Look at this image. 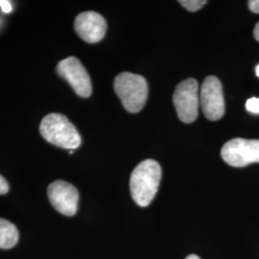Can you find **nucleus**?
<instances>
[{"label": "nucleus", "mask_w": 259, "mask_h": 259, "mask_svg": "<svg viewBox=\"0 0 259 259\" xmlns=\"http://www.w3.org/2000/svg\"><path fill=\"white\" fill-rule=\"evenodd\" d=\"M161 180V167L154 159L141 161L130 179L131 194L139 206H147L157 194Z\"/></svg>", "instance_id": "nucleus-1"}, {"label": "nucleus", "mask_w": 259, "mask_h": 259, "mask_svg": "<svg viewBox=\"0 0 259 259\" xmlns=\"http://www.w3.org/2000/svg\"><path fill=\"white\" fill-rule=\"evenodd\" d=\"M42 138L60 148H79L82 139L74 125L61 113H50L44 117L39 126Z\"/></svg>", "instance_id": "nucleus-2"}, {"label": "nucleus", "mask_w": 259, "mask_h": 259, "mask_svg": "<svg viewBox=\"0 0 259 259\" xmlns=\"http://www.w3.org/2000/svg\"><path fill=\"white\" fill-rule=\"evenodd\" d=\"M113 85L127 111L136 113L143 109L148 97V83L143 76L122 72L115 77Z\"/></svg>", "instance_id": "nucleus-3"}, {"label": "nucleus", "mask_w": 259, "mask_h": 259, "mask_svg": "<svg viewBox=\"0 0 259 259\" xmlns=\"http://www.w3.org/2000/svg\"><path fill=\"white\" fill-rule=\"evenodd\" d=\"M173 103L181 121L184 123L194 122L200 106L198 82L189 78L179 83L173 95Z\"/></svg>", "instance_id": "nucleus-4"}, {"label": "nucleus", "mask_w": 259, "mask_h": 259, "mask_svg": "<svg viewBox=\"0 0 259 259\" xmlns=\"http://www.w3.org/2000/svg\"><path fill=\"white\" fill-rule=\"evenodd\" d=\"M221 156L229 165L245 167L259 162V140L233 139L221 150Z\"/></svg>", "instance_id": "nucleus-5"}, {"label": "nucleus", "mask_w": 259, "mask_h": 259, "mask_svg": "<svg viewBox=\"0 0 259 259\" xmlns=\"http://www.w3.org/2000/svg\"><path fill=\"white\" fill-rule=\"evenodd\" d=\"M57 72L71 85L81 97H90L93 93L91 77L82 63L76 57H68L57 65Z\"/></svg>", "instance_id": "nucleus-6"}, {"label": "nucleus", "mask_w": 259, "mask_h": 259, "mask_svg": "<svg viewBox=\"0 0 259 259\" xmlns=\"http://www.w3.org/2000/svg\"><path fill=\"white\" fill-rule=\"evenodd\" d=\"M200 103L204 116L208 120L221 119L225 114V100L222 83L215 76H208L204 79L201 89Z\"/></svg>", "instance_id": "nucleus-7"}, {"label": "nucleus", "mask_w": 259, "mask_h": 259, "mask_svg": "<svg viewBox=\"0 0 259 259\" xmlns=\"http://www.w3.org/2000/svg\"><path fill=\"white\" fill-rule=\"evenodd\" d=\"M47 194L58 212L65 216H73L77 212L79 193L74 185L59 180L48 186Z\"/></svg>", "instance_id": "nucleus-8"}, {"label": "nucleus", "mask_w": 259, "mask_h": 259, "mask_svg": "<svg viewBox=\"0 0 259 259\" xmlns=\"http://www.w3.org/2000/svg\"><path fill=\"white\" fill-rule=\"evenodd\" d=\"M74 28L78 36L85 42L96 44L105 37L107 22L102 16L96 12H83L75 19Z\"/></svg>", "instance_id": "nucleus-9"}, {"label": "nucleus", "mask_w": 259, "mask_h": 259, "mask_svg": "<svg viewBox=\"0 0 259 259\" xmlns=\"http://www.w3.org/2000/svg\"><path fill=\"white\" fill-rule=\"evenodd\" d=\"M18 242L19 231L17 227L8 220L0 218V249H12Z\"/></svg>", "instance_id": "nucleus-10"}, {"label": "nucleus", "mask_w": 259, "mask_h": 259, "mask_svg": "<svg viewBox=\"0 0 259 259\" xmlns=\"http://www.w3.org/2000/svg\"><path fill=\"white\" fill-rule=\"evenodd\" d=\"M179 3L185 7V9L190 11V12H196L198 10L201 9L204 7V5L207 3L205 0H181Z\"/></svg>", "instance_id": "nucleus-11"}, {"label": "nucleus", "mask_w": 259, "mask_h": 259, "mask_svg": "<svg viewBox=\"0 0 259 259\" xmlns=\"http://www.w3.org/2000/svg\"><path fill=\"white\" fill-rule=\"evenodd\" d=\"M246 109L251 113H259V98H250L246 102Z\"/></svg>", "instance_id": "nucleus-12"}, {"label": "nucleus", "mask_w": 259, "mask_h": 259, "mask_svg": "<svg viewBox=\"0 0 259 259\" xmlns=\"http://www.w3.org/2000/svg\"><path fill=\"white\" fill-rule=\"evenodd\" d=\"M0 9L4 14H10L13 11V5L7 0H0Z\"/></svg>", "instance_id": "nucleus-13"}, {"label": "nucleus", "mask_w": 259, "mask_h": 259, "mask_svg": "<svg viewBox=\"0 0 259 259\" xmlns=\"http://www.w3.org/2000/svg\"><path fill=\"white\" fill-rule=\"evenodd\" d=\"M9 191V185L7 181L0 175V195L7 194Z\"/></svg>", "instance_id": "nucleus-14"}, {"label": "nucleus", "mask_w": 259, "mask_h": 259, "mask_svg": "<svg viewBox=\"0 0 259 259\" xmlns=\"http://www.w3.org/2000/svg\"><path fill=\"white\" fill-rule=\"evenodd\" d=\"M248 4H249V8L252 13L259 14V0H250Z\"/></svg>", "instance_id": "nucleus-15"}, {"label": "nucleus", "mask_w": 259, "mask_h": 259, "mask_svg": "<svg viewBox=\"0 0 259 259\" xmlns=\"http://www.w3.org/2000/svg\"><path fill=\"white\" fill-rule=\"evenodd\" d=\"M253 36L255 37V39L259 41V21L257 22V24L255 25L254 30H253Z\"/></svg>", "instance_id": "nucleus-16"}, {"label": "nucleus", "mask_w": 259, "mask_h": 259, "mask_svg": "<svg viewBox=\"0 0 259 259\" xmlns=\"http://www.w3.org/2000/svg\"><path fill=\"white\" fill-rule=\"evenodd\" d=\"M185 259H201L198 255H196V254H190V255H188L187 257Z\"/></svg>", "instance_id": "nucleus-17"}, {"label": "nucleus", "mask_w": 259, "mask_h": 259, "mask_svg": "<svg viewBox=\"0 0 259 259\" xmlns=\"http://www.w3.org/2000/svg\"><path fill=\"white\" fill-rule=\"evenodd\" d=\"M255 74L257 77H259V65L256 66V68H255Z\"/></svg>", "instance_id": "nucleus-18"}]
</instances>
